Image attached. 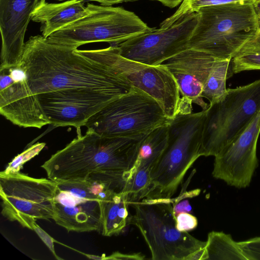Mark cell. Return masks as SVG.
Returning <instances> with one entry per match:
<instances>
[{
	"mask_svg": "<svg viewBox=\"0 0 260 260\" xmlns=\"http://www.w3.org/2000/svg\"><path fill=\"white\" fill-rule=\"evenodd\" d=\"M158 1L162 5L170 8H174L182 3L183 0H150Z\"/></svg>",
	"mask_w": 260,
	"mask_h": 260,
	"instance_id": "32",
	"label": "cell"
},
{
	"mask_svg": "<svg viewBox=\"0 0 260 260\" xmlns=\"http://www.w3.org/2000/svg\"><path fill=\"white\" fill-rule=\"evenodd\" d=\"M168 123L149 132L140 145L126 184L125 193L129 204L140 201L145 196L151 172L167 145Z\"/></svg>",
	"mask_w": 260,
	"mask_h": 260,
	"instance_id": "18",
	"label": "cell"
},
{
	"mask_svg": "<svg viewBox=\"0 0 260 260\" xmlns=\"http://www.w3.org/2000/svg\"><path fill=\"white\" fill-rule=\"evenodd\" d=\"M39 1L0 0V68L15 66L20 62L25 32Z\"/></svg>",
	"mask_w": 260,
	"mask_h": 260,
	"instance_id": "17",
	"label": "cell"
},
{
	"mask_svg": "<svg viewBox=\"0 0 260 260\" xmlns=\"http://www.w3.org/2000/svg\"><path fill=\"white\" fill-rule=\"evenodd\" d=\"M205 248L206 260H247L238 242L222 232L209 233Z\"/></svg>",
	"mask_w": 260,
	"mask_h": 260,
	"instance_id": "21",
	"label": "cell"
},
{
	"mask_svg": "<svg viewBox=\"0 0 260 260\" xmlns=\"http://www.w3.org/2000/svg\"><path fill=\"white\" fill-rule=\"evenodd\" d=\"M36 220L33 218H27L24 220L21 225L34 231L42 241L48 247L56 258L61 259V258L56 254L54 246V240L45 231H44L39 225L36 223Z\"/></svg>",
	"mask_w": 260,
	"mask_h": 260,
	"instance_id": "26",
	"label": "cell"
},
{
	"mask_svg": "<svg viewBox=\"0 0 260 260\" xmlns=\"http://www.w3.org/2000/svg\"><path fill=\"white\" fill-rule=\"evenodd\" d=\"M238 242L247 260H260V237Z\"/></svg>",
	"mask_w": 260,
	"mask_h": 260,
	"instance_id": "27",
	"label": "cell"
},
{
	"mask_svg": "<svg viewBox=\"0 0 260 260\" xmlns=\"http://www.w3.org/2000/svg\"><path fill=\"white\" fill-rule=\"evenodd\" d=\"M215 59L206 52L188 48L162 63L174 77L182 101L194 103L203 110L208 108L202 93Z\"/></svg>",
	"mask_w": 260,
	"mask_h": 260,
	"instance_id": "16",
	"label": "cell"
},
{
	"mask_svg": "<svg viewBox=\"0 0 260 260\" xmlns=\"http://www.w3.org/2000/svg\"><path fill=\"white\" fill-rule=\"evenodd\" d=\"M206 116V110H202L196 113L179 112L170 119L167 145L151 172L143 199H171L187 171L201 156Z\"/></svg>",
	"mask_w": 260,
	"mask_h": 260,
	"instance_id": "3",
	"label": "cell"
},
{
	"mask_svg": "<svg viewBox=\"0 0 260 260\" xmlns=\"http://www.w3.org/2000/svg\"><path fill=\"white\" fill-rule=\"evenodd\" d=\"M45 146V143H39L32 145L23 152L15 156L9 163L4 171L7 173L19 172L23 165L38 155Z\"/></svg>",
	"mask_w": 260,
	"mask_h": 260,
	"instance_id": "25",
	"label": "cell"
},
{
	"mask_svg": "<svg viewBox=\"0 0 260 260\" xmlns=\"http://www.w3.org/2000/svg\"><path fill=\"white\" fill-rule=\"evenodd\" d=\"M231 59H216L204 84L202 97L210 104L222 99L227 92L226 80L233 73L230 65Z\"/></svg>",
	"mask_w": 260,
	"mask_h": 260,
	"instance_id": "22",
	"label": "cell"
},
{
	"mask_svg": "<svg viewBox=\"0 0 260 260\" xmlns=\"http://www.w3.org/2000/svg\"><path fill=\"white\" fill-rule=\"evenodd\" d=\"M56 182L19 172L0 173L2 214L19 223L26 218L53 219Z\"/></svg>",
	"mask_w": 260,
	"mask_h": 260,
	"instance_id": "10",
	"label": "cell"
},
{
	"mask_svg": "<svg viewBox=\"0 0 260 260\" xmlns=\"http://www.w3.org/2000/svg\"><path fill=\"white\" fill-rule=\"evenodd\" d=\"M259 111L260 79L228 88L222 99L206 109L201 156H216Z\"/></svg>",
	"mask_w": 260,
	"mask_h": 260,
	"instance_id": "8",
	"label": "cell"
},
{
	"mask_svg": "<svg viewBox=\"0 0 260 260\" xmlns=\"http://www.w3.org/2000/svg\"><path fill=\"white\" fill-rule=\"evenodd\" d=\"M151 28L135 13L122 7L88 4L84 15L46 39L74 48L101 42L116 46Z\"/></svg>",
	"mask_w": 260,
	"mask_h": 260,
	"instance_id": "6",
	"label": "cell"
},
{
	"mask_svg": "<svg viewBox=\"0 0 260 260\" xmlns=\"http://www.w3.org/2000/svg\"><path fill=\"white\" fill-rule=\"evenodd\" d=\"M42 166L48 178L59 182L85 178L92 172L106 173L126 187L140 145L147 133L131 136H105L87 129Z\"/></svg>",
	"mask_w": 260,
	"mask_h": 260,
	"instance_id": "2",
	"label": "cell"
},
{
	"mask_svg": "<svg viewBox=\"0 0 260 260\" xmlns=\"http://www.w3.org/2000/svg\"><path fill=\"white\" fill-rule=\"evenodd\" d=\"M158 103L133 87L92 116L85 126L105 136H131L145 134L169 122Z\"/></svg>",
	"mask_w": 260,
	"mask_h": 260,
	"instance_id": "9",
	"label": "cell"
},
{
	"mask_svg": "<svg viewBox=\"0 0 260 260\" xmlns=\"http://www.w3.org/2000/svg\"><path fill=\"white\" fill-rule=\"evenodd\" d=\"M87 257L90 259H104L105 256H99V255H94L91 254H85Z\"/></svg>",
	"mask_w": 260,
	"mask_h": 260,
	"instance_id": "34",
	"label": "cell"
},
{
	"mask_svg": "<svg viewBox=\"0 0 260 260\" xmlns=\"http://www.w3.org/2000/svg\"><path fill=\"white\" fill-rule=\"evenodd\" d=\"M197 24L188 49L206 52L216 59H231L259 30L253 4L231 3L199 9Z\"/></svg>",
	"mask_w": 260,
	"mask_h": 260,
	"instance_id": "4",
	"label": "cell"
},
{
	"mask_svg": "<svg viewBox=\"0 0 260 260\" xmlns=\"http://www.w3.org/2000/svg\"><path fill=\"white\" fill-rule=\"evenodd\" d=\"M259 134L260 111L214 156L212 176L238 188L248 186L258 165L256 146Z\"/></svg>",
	"mask_w": 260,
	"mask_h": 260,
	"instance_id": "13",
	"label": "cell"
},
{
	"mask_svg": "<svg viewBox=\"0 0 260 260\" xmlns=\"http://www.w3.org/2000/svg\"><path fill=\"white\" fill-rule=\"evenodd\" d=\"M170 200H147L132 203L133 223L144 238L153 260H206V241L176 227Z\"/></svg>",
	"mask_w": 260,
	"mask_h": 260,
	"instance_id": "5",
	"label": "cell"
},
{
	"mask_svg": "<svg viewBox=\"0 0 260 260\" xmlns=\"http://www.w3.org/2000/svg\"><path fill=\"white\" fill-rule=\"evenodd\" d=\"M231 62L233 74L260 70V29L235 54Z\"/></svg>",
	"mask_w": 260,
	"mask_h": 260,
	"instance_id": "23",
	"label": "cell"
},
{
	"mask_svg": "<svg viewBox=\"0 0 260 260\" xmlns=\"http://www.w3.org/2000/svg\"><path fill=\"white\" fill-rule=\"evenodd\" d=\"M118 53L116 46L78 50L50 43L37 35L25 43L20 64L35 95L77 88L124 94L133 87L117 67Z\"/></svg>",
	"mask_w": 260,
	"mask_h": 260,
	"instance_id": "1",
	"label": "cell"
},
{
	"mask_svg": "<svg viewBox=\"0 0 260 260\" xmlns=\"http://www.w3.org/2000/svg\"><path fill=\"white\" fill-rule=\"evenodd\" d=\"M175 217L176 227L182 232H188L194 230L198 225V219L194 216L187 212H181Z\"/></svg>",
	"mask_w": 260,
	"mask_h": 260,
	"instance_id": "28",
	"label": "cell"
},
{
	"mask_svg": "<svg viewBox=\"0 0 260 260\" xmlns=\"http://www.w3.org/2000/svg\"><path fill=\"white\" fill-rule=\"evenodd\" d=\"M0 113L14 124L41 128L49 124L20 63L0 68Z\"/></svg>",
	"mask_w": 260,
	"mask_h": 260,
	"instance_id": "14",
	"label": "cell"
},
{
	"mask_svg": "<svg viewBox=\"0 0 260 260\" xmlns=\"http://www.w3.org/2000/svg\"><path fill=\"white\" fill-rule=\"evenodd\" d=\"M67 1V0H64ZM85 2L89 1H95L99 2L101 5L111 6L112 5L122 3L124 2H135L138 0H83Z\"/></svg>",
	"mask_w": 260,
	"mask_h": 260,
	"instance_id": "31",
	"label": "cell"
},
{
	"mask_svg": "<svg viewBox=\"0 0 260 260\" xmlns=\"http://www.w3.org/2000/svg\"><path fill=\"white\" fill-rule=\"evenodd\" d=\"M191 207L187 201H183L180 203H176L173 205V212L174 216L181 212H187L190 211Z\"/></svg>",
	"mask_w": 260,
	"mask_h": 260,
	"instance_id": "30",
	"label": "cell"
},
{
	"mask_svg": "<svg viewBox=\"0 0 260 260\" xmlns=\"http://www.w3.org/2000/svg\"><path fill=\"white\" fill-rule=\"evenodd\" d=\"M84 3L83 0H67L61 3L40 0L31 14V20L42 24V36L47 38L84 15L86 12Z\"/></svg>",
	"mask_w": 260,
	"mask_h": 260,
	"instance_id": "19",
	"label": "cell"
},
{
	"mask_svg": "<svg viewBox=\"0 0 260 260\" xmlns=\"http://www.w3.org/2000/svg\"><path fill=\"white\" fill-rule=\"evenodd\" d=\"M101 202L102 234L111 236L119 234L125 228L128 217L129 203L126 194L108 189Z\"/></svg>",
	"mask_w": 260,
	"mask_h": 260,
	"instance_id": "20",
	"label": "cell"
},
{
	"mask_svg": "<svg viewBox=\"0 0 260 260\" xmlns=\"http://www.w3.org/2000/svg\"><path fill=\"white\" fill-rule=\"evenodd\" d=\"M104 90L77 88L36 94L43 112L54 126H73L80 129L88 120L122 95Z\"/></svg>",
	"mask_w": 260,
	"mask_h": 260,
	"instance_id": "12",
	"label": "cell"
},
{
	"mask_svg": "<svg viewBox=\"0 0 260 260\" xmlns=\"http://www.w3.org/2000/svg\"><path fill=\"white\" fill-rule=\"evenodd\" d=\"M198 18V12H192L173 23H161L159 28H151L116 45L119 53L142 64H161L188 49Z\"/></svg>",
	"mask_w": 260,
	"mask_h": 260,
	"instance_id": "11",
	"label": "cell"
},
{
	"mask_svg": "<svg viewBox=\"0 0 260 260\" xmlns=\"http://www.w3.org/2000/svg\"><path fill=\"white\" fill-rule=\"evenodd\" d=\"M53 220L68 232L101 231L102 199L118 185L107 174L92 172L85 178L56 182Z\"/></svg>",
	"mask_w": 260,
	"mask_h": 260,
	"instance_id": "7",
	"label": "cell"
},
{
	"mask_svg": "<svg viewBox=\"0 0 260 260\" xmlns=\"http://www.w3.org/2000/svg\"><path fill=\"white\" fill-rule=\"evenodd\" d=\"M145 256L141 253L125 254L115 252L110 255L104 257V259H143Z\"/></svg>",
	"mask_w": 260,
	"mask_h": 260,
	"instance_id": "29",
	"label": "cell"
},
{
	"mask_svg": "<svg viewBox=\"0 0 260 260\" xmlns=\"http://www.w3.org/2000/svg\"><path fill=\"white\" fill-rule=\"evenodd\" d=\"M255 11L258 16V22L260 28V0H258L253 4Z\"/></svg>",
	"mask_w": 260,
	"mask_h": 260,
	"instance_id": "33",
	"label": "cell"
},
{
	"mask_svg": "<svg viewBox=\"0 0 260 260\" xmlns=\"http://www.w3.org/2000/svg\"><path fill=\"white\" fill-rule=\"evenodd\" d=\"M258 0H183L177 11L164 21V23H171L179 19L183 15L192 12H196L201 7L224 4L231 3H242L254 4Z\"/></svg>",
	"mask_w": 260,
	"mask_h": 260,
	"instance_id": "24",
	"label": "cell"
},
{
	"mask_svg": "<svg viewBox=\"0 0 260 260\" xmlns=\"http://www.w3.org/2000/svg\"><path fill=\"white\" fill-rule=\"evenodd\" d=\"M116 63L133 87L154 99L170 119L175 116L181 98L177 83L167 67L162 63L149 66L136 62L122 57L119 52Z\"/></svg>",
	"mask_w": 260,
	"mask_h": 260,
	"instance_id": "15",
	"label": "cell"
}]
</instances>
